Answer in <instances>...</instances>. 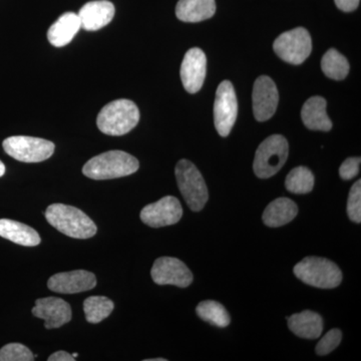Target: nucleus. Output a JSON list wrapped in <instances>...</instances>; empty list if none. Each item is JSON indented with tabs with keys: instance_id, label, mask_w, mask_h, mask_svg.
<instances>
[{
	"instance_id": "obj_8",
	"label": "nucleus",
	"mask_w": 361,
	"mask_h": 361,
	"mask_svg": "<svg viewBox=\"0 0 361 361\" xmlns=\"http://www.w3.org/2000/svg\"><path fill=\"white\" fill-rule=\"evenodd\" d=\"M273 49L282 61L298 66L310 56L312 42L307 30L297 27L280 35L275 39Z\"/></svg>"
},
{
	"instance_id": "obj_19",
	"label": "nucleus",
	"mask_w": 361,
	"mask_h": 361,
	"mask_svg": "<svg viewBox=\"0 0 361 361\" xmlns=\"http://www.w3.org/2000/svg\"><path fill=\"white\" fill-rule=\"evenodd\" d=\"M289 329L295 336L305 339H316L322 336L323 320L322 316L313 311L305 310L302 312L287 317Z\"/></svg>"
},
{
	"instance_id": "obj_2",
	"label": "nucleus",
	"mask_w": 361,
	"mask_h": 361,
	"mask_svg": "<svg viewBox=\"0 0 361 361\" xmlns=\"http://www.w3.org/2000/svg\"><path fill=\"white\" fill-rule=\"evenodd\" d=\"M140 163L134 156L123 151H109L94 157L82 168V173L92 180H111L137 172Z\"/></svg>"
},
{
	"instance_id": "obj_35",
	"label": "nucleus",
	"mask_w": 361,
	"mask_h": 361,
	"mask_svg": "<svg viewBox=\"0 0 361 361\" xmlns=\"http://www.w3.org/2000/svg\"><path fill=\"white\" fill-rule=\"evenodd\" d=\"M78 355V353H73V357H77Z\"/></svg>"
},
{
	"instance_id": "obj_10",
	"label": "nucleus",
	"mask_w": 361,
	"mask_h": 361,
	"mask_svg": "<svg viewBox=\"0 0 361 361\" xmlns=\"http://www.w3.org/2000/svg\"><path fill=\"white\" fill-rule=\"evenodd\" d=\"M153 281L158 285H174L186 288L193 282V274L186 264L177 258L157 259L151 271Z\"/></svg>"
},
{
	"instance_id": "obj_30",
	"label": "nucleus",
	"mask_w": 361,
	"mask_h": 361,
	"mask_svg": "<svg viewBox=\"0 0 361 361\" xmlns=\"http://www.w3.org/2000/svg\"><path fill=\"white\" fill-rule=\"evenodd\" d=\"M360 158L346 159L339 168V176L341 179L348 180L355 178L360 173Z\"/></svg>"
},
{
	"instance_id": "obj_28",
	"label": "nucleus",
	"mask_w": 361,
	"mask_h": 361,
	"mask_svg": "<svg viewBox=\"0 0 361 361\" xmlns=\"http://www.w3.org/2000/svg\"><path fill=\"white\" fill-rule=\"evenodd\" d=\"M348 215L349 219L360 224L361 222V180L353 184L348 195Z\"/></svg>"
},
{
	"instance_id": "obj_25",
	"label": "nucleus",
	"mask_w": 361,
	"mask_h": 361,
	"mask_svg": "<svg viewBox=\"0 0 361 361\" xmlns=\"http://www.w3.org/2000/svg\"><path fill=\"white\" fill-rule=\"evenodd\" d=\"M197 314L201 319L218 327L230 324V315L222 304L214 300L202 301L196 308Z\"/></svg>"
},
{
	"instance_id": "obj_12",
	"label": "nucleus",
	"mask_w": 361,
	"mask_h": 361,
	"mask_svg": "<svg viewBox=\"0 0 361 361\" xmlns=\"http://www.w3.org/2000/svg\"><path fill=\"white\" fill-rule=\"evenodd\" d=\"M279 94L272 78L261 75L256 80L252 92L253 114L258 122H265L274 115L277 110Z\"/></svg>"
},
{
	"instance_id": "obj_16",
	"label": "nucleus",
	"mask_w": 361,
	"mask_h": 361,
	"mask_svg": "<svg viewBox=\"0 0 361 361\" xmlns=\"http://www.w3.org/2000/svg\"><path fill=\"white\" fill-rule=\"evenodd\" d=\"M115 13V6L109 0H94L85 4L78 16L80 27L87 32H96L108 25Z\"/></svg>"
},
{
	"instance_id": "obj_18",
	"label": "nucleus",
	"mask_w": 361,
	"mask_h": 361,
	"mask_svg": "<svg viewBox=\"0 0 361 361\" xmlns=\"http://www.w3.org/2000/svg\"><path fill=\"white\" fill-rule=\"evenodd\" d=\"M80 27L78 16L75 13H66L51 25L47 32V39L54 47H63L70 44Z\"/></svg>"
},
{
	"instance_id": "obj_31",
	"label": "nucleus",
	"mask_w": 361,
	"mask_h": 361,
	"mask_svg": "<svg viewBox=\"0 0 361 361\" xmlns=\"http://www.w3.org/2000/svg\"><path fill=\"white\" fill-rule=\"evenodd\" d=\"M334 1L341 11L344 13H350L357 8L360 0H334Z\"/></svg>"
},
{
	"instance_id": "obj_17",
	"label": "nucleus",
	"mask_w": 361,
	"mask_h": 361,
	"mask_svg": "<svg viewBox=\"0 0 361 361\" xmlns=\"http://www.w3.org/2000/svg\"><path fill=\"white\" fill-rule=\"evenodd\" d=\"M326 101L322 97H312L304 104L301 118L306 128L312 130L329 132L332 122L326 113Z\"/></svg>"
},
{
	"instance_id": "obj_5",
	"label": "nucleus",
	"mask_w": 361,
	"mask_h": 361,
	"mask_svg": "<svg viewBox=\"0 0 361 361\" xmlns=\"http://www.w3.org/2000/svg\"><path fill=\"white\" fill-rule=\"evenodd\" d=\"M176 179L180 194L184 197L187 205L194 212H199L208 201V189L200 171L192 161H178L175 170Z\"/></svg>"
},
{
	"instance_id": "obj_22",
	"label": "nucleus",
	"mask_w": 361,
	"mask_h": 361,
	"mask_svg": "<svg viewBox=\"0 0 361 361\" xmlns=\"http://www.w3.org/2000/svg\"><path fill=\"white\" fill-rule=\"evenodd\" d=\"M297 213L298 207L293 201L288 198H279L266 207L262 219L268 227H281L291 222L296 217Z\"/></svg>"
},
{
	"instance_id": "obj_13",
	"label": "nucleus",
	"mask_w": 361,
	"mask_h": 361,
	"mask_svg": "<svg viewBox=\"0 0 361 361\" xmlns=\"http://www.w3.org/2000/svg\"><path fill=\"white\" fill-rule=\"evenodd\" d=\"M206 54L198 47L189 49L180 65V80L189 94H196L203 87L206 78Z\"/></svg>"
},
{
	"instance_id": "obj_26",
	"label": "nucleus",
	"mask_w": 361,
	"mask_h": 361,
	"mask_svg": "<svg viewBox=\"0 0 361 361\" xmlns=\"http://www.w3.org/2000/svg\"><path fill=\"white\" fill-rule=\"evenodd\" d=\"M285 187L293 194L310 193L314 187V175L306 167L293 169L287 175Z\"/></svg>"
},
{
	"instance_id": "obj_11",
	"label": "nucleus",
	"mask_w": 361,
	"mask_h": 361,
	"mask_svg": "<svg viewBox=\"0 0 361 361\" xmlns=\"http://www.w3.org/2000/svg\"><path fill=\"white\" fill-rule=\"evenodd\" d=\"M183 208L176 197L166 196L156 203L149 204L141 211V220L152 228L166 227L179 222Z\"/></svg>"
},
{
	"instance_id": "obj_20",
	"label": "nucleus",
	"mask_w": 361,
	"mask_h": 361,
	"mask_svg": "<svg viewBox=\"0 0 361 361\" xmlns=\"http://www.w3.org/2000/svg\"><path fill=\"white\" fill-rule=\"evenodd\" d=\"M215 13V0H179L176 6V16L184 23H200Z\"/></svg>"
},
{
	"instance_id": "obj_33",
	"label": "nucleus",
	"mask_w": 361,
	"mask_h": 361,
	"mask_svg": "<svg viewBox=\"0 0 361 361\" xmlns=\"http://www.w3.org/2000/svg\"><path fill=\"white\" fill-rule=\"evenodd\" d=\"M4 173H6V166H4V164L0 161V177H2V176L4 175Z\"/></svg>"
},
{
	"instance_id": "obj_23",
	"label": "nucleus",
	"mask_w": 361,
	"mask_h": 361,
	"mask_svg": "<svg viewBox=\"0 0 361 361\" xmlns=\"http://www.w3.org/2000/svg\"><path fill=\"white\" fill-rule=\"evenodd\" d=\"M322 68L324 75L332 80H342L348 77L349 63L348 59L336 49H330L323 56Z\"/></svg>"
},
{
	"instance_id": "obj_34",
	"label": "nucleus",
	"mask_w": 361,
	"mask_h": 361,
	"mask_svg": "<svg viewBox=\"0 0 361 361\" xmlns=\"http://www.w3.org/2000/svg\"><path fill=\"white\" fill-rule=\"evenodd\" d=\"M145 361H167L166 358H153V360H146Z\"/></svg>"
},
{
	"instance_id": "obj_9",
	"label": "nucleus",
	"mask_w": 361,
	"mask_h": 361,
	"mask_svg": "<svg viewBox=\"0 0 361 361\" xmlns=\"http://www.w3.org/2000/svg\"><path fill=\"white\" fill-rule=\"evenodd\" d=\"M238 114L236 92L229 80L221 82L216 92L214 104V122L221 137H227L231 133Z\"/></svg>"
},
{
	"instance_id": "obj_21",
	"label": "nucleus",
	"mask_w": 361,
	"mask_h": 361,
	"mask_svg": "<svg viewBox=\"0 0 361 361\" xmlns=\"http://www.w3.org/2000/svg\"><path fill=\"white\" fill-rule=\"evenodd\" d=\"M0 237L21 246L35 247L40 243L39 233L33 228L9 219H0Z\"/></svg>"
},
{
	"instance_id": "obj_4",
	"label": "nucleus",
	"mask_w": 361,
	"mask_h": 361,
	"mask_svg": "<svg viewBox=\"0 0 361 361\" xmlns=\"http://www.w3.org/2000/svg\"><path fill=\"white\" fill-rule=\"evenodd\" d=\"M294 274L304 283L317 288H336L341 283L342 272L329 259L306 257L294 267Z\"/></svg>"
},
{
	"instance_id": "obj_1",
	"label": "nucleus",
	"mask_w": 361,
	"mask_h": 361,
	"mask_svg": "<svg viewBox=\"0 0 361 361\" xmlns=\"http://www.w3.org/2000/svg\"><path fill=\"white\" fill-rule=\"evenodd\" d=\"M45 219L52 227L71 238H92L97 231V225L87 214L65 204H52L47 207Z\"/></svg>"
},
{
	"instance_id": "obj_15",
	"label": "nucleus",
	"mask_w": 361,
	"mask_h": 361,
	"mask_svg": "<svg viewBox=\"0 0 361 361\" xmlns=\"http://www.w3.org/2000/svg\"><path fill=\"white\" fill-rule=\"evenodd\" d=\"M32 314L44 320L45 329H59L71 322V308L63 299L47 297L37 299L32 308Z\"/></svg>"
},
{
	"instance_id": "obj_24",
	"label": "nucleus",
	"mask_w": 361,
	"mask_h": 361,
	"mask_svg": "<svg viewBox=\"0 0 361 361\" xmlns=\"http://www.w3.org/2000/svg\"><path fill=\"white\" fill-rule=\"evenodd\" d=\"M114 308L115 304L108 297L90 296L84 302L85 319L92 324H97L109 317Z\"/></svg>"
},
{
	"instance_id": "obj_27",
	"label": "nucleus",
	"mask_w": 361,
	"mask_h": 361,
	"mask_svg": "<svg viewBox=\"0 0 361 361\" xmlns=\"http://www.w3.org/2000/svg\"><path fill=\"white\" fill-rule=\"evenodd\" d=\"M35 358L32 351L23 344L9 343L0 349V361H32Z\"/></svg>"
},
{
	"instance_id": "obj_29",
	"label": "nucleus",
	"mask_w": 361,
	"mask_h": 361,
	"mask_svg": "<svg viewBox=\"0 0 361 361\" xmlns=\"http://www.w3.org/2000/svg\"><path fill=\"white\" fill-rule=\"evenodd\" d=\"M342 334L339 329H331L322 337L316 345L315 351L318 355H326L334 350L341 344Z\"/></svg>"
},
{
	"instance_id": "obj_3",
	"label": "nucleus",
	"mask_w": 361,
	"mask_h": 361,
	"mask_svg": "<svg viewBox=\"0 0 361 361\" xmlns=\"http://www.w3.org/2000/svg\"><path fill=\"white\" fill-rule=\"evenodd\" d=\"M140 121L137 104L130 99H116L104 106L97 115V125L108 135H123L130 132Z\"/></svg>"
},
{
	"instance_id": "obj_6",
	"label": "nucleus",
	"mask_w": 361,
	"mask_h": 361,
	"mask_svg": "<svg viewBox=\"0 0 361 361\" xmlns=\"http://www.w3.org/2000/svg\"><path fill=\"white\" fill-rule=\"evenodd\" d=\"M288 157V142L283 135H273L261 142L256 151L253 170L260 179H268L279 172Z\"/></svg>"
},
{
	"instance_id": "obj_7",
	"label": "nucleus",
	"mask_w": 361,
	"mask_h": 361,
	"mask_svg": "<svg viewBox=\"0 0 361 361\" xmlns=\"http://www.w3.org/2000/svg\"><path fill=\"white\" fill-rule=\"evenodd\" d=\"M2 146L7 155L23 163H39L47 160L54 155L56 149L51 141L27 135L7 137Z\"/></svg>"
},
{
	"instance_id": "obj_32",
	"label": "nucleus",
	"mask_w": 361,
	"mask_h": 361,
	"mask_svg": "<svg viewBox=\"0 0 361 361\" xmlns=\"http://www.w3.org/2000/svg\"><path fill=\"white\" fill-rule=\"evenodd\" d=\"M49 361H73L75 360V357H73V355L66 353V351L61 350L56 351V353H52L49 356Z\"/></svg>"
},
{
	"instance_id": "obj_14",
	"label": "nucleus",
	"mask_w": 361,
	"mask_h": 361,
	"mask_svg": "<svg viewBox=\"0 0 361 361\" xmlns=\"http://www.w3.org/2000/svg\"><path fill=\"white\" fill-rule=\"evenodd\" d=\"M96 285V275L85 270L58 273L49 278L47 282L49 290L61 294H75L89 291L94 288Z\"/></svg>"
}]
</instances>
